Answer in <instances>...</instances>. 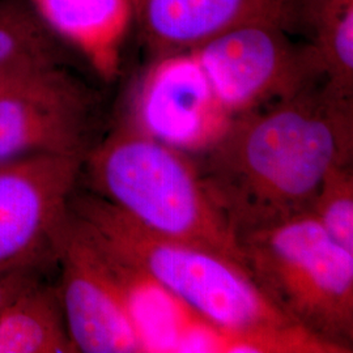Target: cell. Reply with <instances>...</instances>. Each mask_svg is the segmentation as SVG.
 <instances>
[{
    "mask_svg": "<svg viewBox=\"0 0 353 353\" xmlns=\"http://www.w3.org/2000/svg\"><path fill=\"white\" fill-rule=\"evenodd\" d=\"M34 272H8L0 274V312L19 293L37 283Z\"/></svg>",
    "mask_w": 353,
    "mask_h": 353,
    "instance_id": "obj_17",
    "label": "cell"
},
{
    "mask_svg": "<svg viewBox=\"0 0 353 353\" xmlns=\"http://www.w3.org/2000/svg\"><path fill=\"white\" fill-rule=\"evenodd\" d=\"M34 67H37V65H34ZM29 68H33V67H29ZM29 68H21V70H16V71H10V72L0 74V89L4 88L10 83H12L17 76L21 75L23 72H26V70H29Z\"/></svg>",
    "mask_w": 353,
    "mask_h": 353,
    "instance_id": "obj_18",
    "label": "cell"
},
{
    "mask_svg": "<svg viewBox=\"0 0 353 353\" xmlns=\"http://www.w3.org/2000/svg\"><path fill=\"white\" fill-rule=\"evenodd\" d=\"M84 160L36 154L0 164V274L57 263Z\"/></svg>",
    "mask_w": 353,
    "mask_h": 353,
    "instance_id": "obj_5",
    "label": "cell"
},
{
    "mask_svg": "<svg viewBox=\"0 0 353 353\" xmlns=\"http://www.w3.org/2000/svg\"><path fill=\"white\" fill-rule=\"evenodd\" d=\"M239 242L242 263L284 316L339 353L352 352L353 252L309 212Z\"/></svg>",
    "mask_w": 353,
    "mask_h": 353,
    "instance_id": "obj_4",
    "label": "cell"
},
{
    "mask_svg": "<svg viewBox=\"0 0 353 353\" xmlns=\"http://www.w3.org/2000/svg\"><path fill=\"white\" fill-rule=\"evenodd\" d=\"M300 14L326 84L353 97V0H300Z\"/></svg>",
    "mask_w": 353,
    "mask_h": 353,
    "instance_id": "obj_14",
    "label": "cell"
},
{
    "mask_svg": "<svg viewBox=\"0 0 353 353\" xmlns=\"http://www.w3.org/2000/svg\"><path fill=\"white\" fill-rule=\"evenodd\" d=\"M353 97L318 81L234 117L192 156L236 237L306 214L328 172L352 164Z\"/></svg>",
    "mask_w": 353,
    "mask_h": 353,
    "instance_id": "obj_1",
    "label": "cell"
},
{
    "mask_svg": "<svg viewBox=\"0 0 353 353\" xmlns=\"http://www.w3.org/2000/svg\"><path fill=\"white\" fill-rule=\"evenodd\" d=\"M132 6L134 26L156 57L192 50L248 23L288 32L301 24L300 0H132Z\"/></svg>",
    "mask_w": 353,
    "mask_h": 353,
    "instance_id": "obj_10",
    "label": "cell"
},
{
    "mask_svg": "<svg viewBox=\"0 0 353 353\" xmlns=\"http://www.w3.org/2000/svg\"><path fill=\"white\" fill-rule=\"evenodd\" d=\"M307 212L332 240L353 252L352 164L339 165L328 172Z\"/></svg>",
    "mask_w": 353,
    "mask_h": 353,
    "instance_id": "obj_16",
    "label": "cell"
},
{
    "mask_svg": "<svg viewBox=\"0 0 353 353\" xmlns=\"http://www.w3.org/2000/svg\"><path fill=\"white\" fill-rule=\"evenodd\" d=\"M83 166L94 194L143 227L242 263L239 239L210 195L192 156L126 123L92 147Z\"/></svg>",
    "mask_w": 353,
    "mask_h": 353,
    "instance_id": "obj_3",
    "label": "cell"
},
{
    "mask_svg": "<svg viewBox=\"0 0 353 353\" xmlns=\"http://www.w3.org/2000/svg\"><path fill=\"white\" fill-rule=\"evenodd\" d=\"M71 212L115 254L216 326L241 336V353H332L294 325L246 267L221 252L157 234L101 196H72Z\"/></svg>",
    "mask_w": 353,
    "mask_h": 353,
    "instance_id": "obj_2",
    "label": "cell"
},
{
    "mask_svg": "<svg viewBox=\"0 0 353 353\" xmlns=\"http://www.w3.org/2000/svg\"><path fill=\"white\" fill-rule=\"evenodd\" d=\"M94 103L59 63L26 70L0 89V164L36 154L87 156Z\"/></svg>",
    "mask_w": 353,
    "mask_h": 353,
    "instance_id": "obj_7",
    "label": "cell"
},
{
    "mask_svg": "<svg viewBox=\"0 0 353 353\" xmlns=\"http://www.w3.org/2000/svg\"><path fill=\"white\" fill-rule=\"evenodd\" d=\"M234 117L192 50L156 57L135 89L128 125L190 156L208 151Z\"/></svg>",
    "mask_w": 353,
    "mask_h": 353,
    "instance_id": "obj_8",
    "label": "cell"
},
{
    "mask_svg": "<svg viewBox=\"0 0 353 353\" xmlns=\"http://www.w3.org/2000/svg\"><path fill=\"white\" fill-rule=\"evenodd\" d=\"M57 265L64 319L76 352L145 353L100 243L71 212Z\"/></svg>",
    "mask_w": 353,
    "mask_h": 353,
    "instance_id": "obj_9",
    "label": "cell"
},
{
    "mask_svg": "<svg viewBox=\"0 0 353 353\" xmlns=\"http://www.w3.org/2000/svg\"><path fill=\"white\" fill-rule=\"evenodd\" d=\"M29 8L52 37L79 51L103 80L119 74L134 26L132 0H29Z\"/></svg>",
    "mask_w": 353,
    "mask_h": 353,
    "instance_id": "obj_12",
    "label": "cell"
},
{
    "mask_svg": "<svg viewBox=\"0 0 353 353\" xmlns=\"http://www.w3.org/2000/svg\"><path fill=\"white\" fill-rule=\"evenodd\" d=\"M93 237L100 243L123 292L128 313L145 353L202 352L214 323L181 301L157 280L110 250L94 234Z\"/></svg>",
    "mask_w": 353,
    "mask_h": 353,
    "instance_id": "obj_11",
    "label": "cell"
},
{
    "mask_svg": "<svg viewBox=\"0 0 353 353\" xmlns=\"http://www.w3.org/2000/svg\"><path fill=\"white\" fill-rule=\"evenodd\" d=\"M76 352L58 288L39 281L0 312V353Z\"/></svg>",
    "mask_w": 353,
    "mask_h": 353,
    "instance_id": "obj_13",
    "label": "cell"
},
{
    "mask_svg": "<svg viewBox=\"0 0 353 353\" xmlns=\"http://www.w3.org/2000/svg\"><path fill=\"white\" fill-rule=\"evenodd\" d=\"M287 33L275 24L248 23L192 49L233 117L325 81L312 46L294 45Z\"/></svg>",
    "mask_w": 353,
    "mask_h": 353,
    "instance_id": "obj_6",
    "label": "cell"
},
{
    "mask_svg": "<svg viewBox=\"0 0 353 353\" xmlns=\"http://www.w3.org/2000/svg\"><path fill=\"white\" fill-rule=\"evenodd\" d=\"M54 39L30 8L0 0V74L58 62Z\"/></svg>",
    "mask_w": 353,
    "mask_h": 353,
    "instance_id": "obj_15",
    "label": "cell"
}]
</instances>
